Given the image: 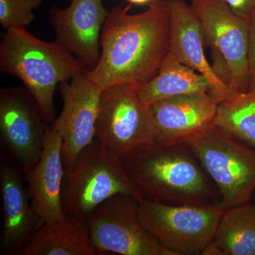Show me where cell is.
Instances as JSON below:
<instances>
[{
	"mask_svg": "<svg viewBox=\"0 0 255 255\" xmlns=\"http://www.w3.org/2000/svg\"><path fill=\"white\" fill-rule=\"evenodd\" d=\"M248 70H249V90H255V16L250 24L249 47H248Z\"/></svg>",
	"mask_w": 255,
	"mask_h": 255,
	"instance_id": "cell-22",
	"label": "cell"
},
{
	"mask_svg": "<svg viewBox=\"0 0 255 255\" xmlns=\"http://www.w3.org/2000/svg\"><path fill=\"white\" fill-rule=\"evenodd\" d=\"M22 255H98L92 246L85 220L67 216L43 224L24 247Z\"/></svg>",
	"mask_w": 255,
	"mask_h": 255,
	"instance_id": "cell-17",
	"label": "cell"
},
{
	"mask_svg": "<svg viewBox=\"0 0 255 255\" xmlns=\"http://www.w3.org/2000/svg\"><path fill=\"white\" fill-rule=\"evenodd\" d=\"M47 128L36 101L26 87H1V159L26 173L41 157Z\"/></svg>",
	"mask_w": 255,
	"mask_h": 255,
	"instance_id": "cell-10",
	"label": "cell"
},
{
	"mask_svg": "<svg viewBox=\"0 0 255 255\" xmlns=\"http://www.w3.org/2000/svg\"><path fill=\"white\" fill-rule=\"evenodd\" d=\"M186 142L217 187L224 209L251 201L255 191V147L214 124Z\"/></svg>",
	"mask_w": 255,
	"mask_h": 255,
	"instance_id": "cell-5",
	"label": "cell"
},
{
	"mask_svg": "<svg viewBox=\"0 0 255 255\" xmlns=\"http://www.w3.org/2000/svg\"><path fill=\"white\" fill-rule=\"evenodd\" d=\"M214 125L255 147V90L236 92L220 102Z\"/></svg>",
	"mask_w": 255,
	"mask_h": 255,
	"instance_id": "cell-20",
	"label": "cell"
},
{
	"mask_svg": "<svg viewBox=\"0 0 255 255\" xmlns=\"http://www.w3.org/2000/svg\"><path fill=\"white\" fill-rule=\"evenodd\" d=\"M211 49L215 73L234 93L249 90L251 21L235 14L226 0H190Z\"/></svg>",
	"mask_w": 255,
	"mask_h": 255,
	"instance_id": "cell-6",
	"label": "cell"
},
{
	"mask_svg": "<svg viewBox=\"0 0 255 255\" xmlns=\"http://www.w3.org/2000/svg\"><path fill=\"white\" fill-rule=\"evenodd\" d=\"M233 12L251 21L255 16V0H226Z\"/></svg>",
	"mask_w": 255,
	"mask_h": 255,
	"instance_id": "cell-23",
	"label": "cell"
},
{
	"mask_svg": "<svg viewBox=\"0 0 255 255\" xmlns=\"http://www.w3.org/2000/svg\"><path fill=\"white\" fill-rule=\"evenodd\" d=\"M0 70L22 82L48 124L55 120L56 87L88 68L58 41H43L26 28H12L0 43Z\"/></svg>",
	"mask_w": 255,
	"mask_h": 255,
	"instance_id": "cell-3",
	"label": "cell"
},
{
	"mask_svg": "<svg viewBox=\"0 0 255 255\" xmlns=\"http://www.w3.org/2000/svg\"><path fill=\"white\" fill-rule=\"evenodd\" d=\"M130 4L110 11L101 35V54L88 78L102 90L120 85L138 87L158 73L169 49L168 0H153L145 11L129 13Z\"/></svg>",
	"mask_w": 255,
	"mask_h": 255,
	"instance_id": "cell-1",
	"label": "cell"
},
{
	"mask_svg": "<svg viewBox=\"0 0 255 255\" xmlns=\"http://www.w3.org/2000/svg\"><path fill=\"white\" fill-rule=\"evenodd\" d=\"M171 34L168 55L205 77L212 94L220 101L234 93L215 73L204 52V31L200 20L185 0H168Z\"/></svg>",
	"mask_w": 255,
	"mask_h": 255,
	"instance_id": "cell-16",
	"label": "cell"
},
{
	"mask_svg": "<svg viewBox=\"0 0 255 255\" xmlns=\"http://www.w3.org/2000/svg\"><path fill=\"white\" fill-rule=\"evenodd\" d=\"M139 203L131 196L119 194L85 219L92 245L101 255H175L144 227L139 219Z\"/></svg>",
	"mask_w": 255,
	"mask_h": 255,
	"instance_id": "cell-9",
	"label": "cell"
},
{
	"mask_svg": "<svg viewBox=\"0 0 255 255\" xmlns=\"http://www.w3.org/2000/svg\"><path fill=\"white\" fill-rule=\"evenodd\" d=\"M95 139L123 161L156 142L147 106L136 87L120 85L102 90Z\"/></svg>",
	"mask_w": 255,
	"mask_h": 255,
	"instance_id": "cell-8",
	"label": "cell"
},
{
	"mask_svg": "<svg viewBox=\"0 0 255 255\" xmlns=\"http://www.w3.org/2000/svg\"><path fill=\"white\" fill-rule=\"evenodd\" d=\"M24 174L1 159L0 187L2 197L3 228L1 253L21 255L43 223L32 206Z\"/></svg>",
	"mask_w": 255,
	"mask_h": 255,
	"instance_id": "cell-14",
	"label": "cell"
},
{
	"mask_svg": "<svg viewBox=\"0 0 255 255\" xmlns=\"http://www.w3.org/2000/svg\"><path fill=\"white\" fill-rule=\"evenodd\" d=\"M136 90L139 98L147 106L177 96L212 94V88L205 77L168 53L157 75L150 81L136 87Z\"/></svg>",
	"mask_w": 255,
	"mask_h": 255,
	"instance_id": "cell-18",
	"label": "cell"
},
{
	"mask_svg": "<svg viewBox=\"0 0 255 255\" xmlns=\"http://www.w3.org/2000/svg\"><path fill=\"white\" fill-rule=\"evenodd\" d=\"M62 142L58 132L48 127L39 160L24 174L32 206L43 224L61 221L66 216L62 199L65 175Z\"/></svg>",
	"mask_w": 255,
	"mask_h": 255,
	"instance_id": "cell-15",
	"label": "cell"
},
{
	"mask_svg": "<svg viewBox=\"0 0 255 255\" xmlns=\"http://www.w3.org/2000/svg\"><path fill=\"white\" fill-rule=\"evenodd\" d=\"M43 0H0V24L4 29L26 28Z\"/></svg>",
	"mask_w": 255,
	"mask_h": 255,
	"instance_id": "cell-21",
	"label": "cell"
},
{
	"mask_svg": "<svg viewBox=\"0 0 255 255\" xmlns=\"http://www.w3.org/2000/svg\"><path fill=\"white\" fill-rule=\"evenodd\" d=\"M224 211L221 201L172 205L144 199L138 206L144 227L175 255H202L214 240Z\"/></svg>",
	"mask_w": 255,
	"mask_h": 255,
	"instance_id": "cell-7",
	"label": "cell"
},
{
	"mask_svg": "<svg viewBox=\"0 0 255 255\" xmlns=\"http://www.w3.org/2000/svg\"><path fill=\"white\" fill-rule=\"evenodd\" d=\"M211 243L221 255H255V200L225 209Z\"/></svg>",
	"mask_w": 255,
	"mask_h": 255,
	"instance_id": "cell-19",
	"label": "cell"
},
{
	"mask_svg": "<svg viewBox=\"0 0 255 255\" xmlns=\"http://www.w3.org/2000/svg\"><path fill=\"white\" fill-rule=\"evenodd\" d=\"M119 194L144 197L128 175L124 162L95 139L64 178L62 199L67 216L85 220L96 208Z\"/></svg>",
	"mask_w": 255,
	"mask_h": 255,
	"instance_id": "cell-4",
	"label": "cell"
},
{
	"mask_svg": "<svg viewBox=\"0 0 255 255\" xmlns=\"http://www.w3.org/2000/svg\"><path fill=\"white\" fill-rule=\"evenodd\" d=\"M110 11L102 0H72L65 9L50 11L57 41L81 60L88 70L95 68L101 54L102 29Z\"/></svg>",
	"mask_w": 255,
	"mask_h": 255,
	"instance_id": "cell-12",
	"label": "cell"
},
{
	"mask_svg": "<svg viewBox=\"0 0 255 255\" xmlns=\"http://www.w3.org/2000/svg\"><path fill=\"white\" fill-rule=\"evenodd\" d=\"M130 4H137V5H144L150 4L151 1L153 0H128Z\"/></svg>",
	"mask_w": 255,
	"mask_h": 255,
	"instance_id": "cell-24",
	"label": "cell"
},
{
	"mask_svg": "<svg viewBox=\"0 0 255 255\" xmlns=\"http://www.w3.org/2000/svg\"><path fill=\"white\" fill-rule=\"evenodd\" d=\"M87 73L60 85L63 110L52 127L62 137L65 174L71 172L82 151L95 139L102 90L88 78Z\"/></svg>",
	"mask_w": 255,
	"mask_h": 255,
	"instance_id": "cell-11",
	"label": "cell"
},
{
	"mask_svg": "<svg viewBox=\"0 0 255 255\" xmlns=\"http://www.w3.org/2000/svg\"><path fill=\"white\" fill-rule=\"evenodd\" d=\"M144 199L172 205L221 201L209 174L187 142H154L124 159Z\"/></svg>",
	"mask_w": 255,
	"mask_h": 255,
	"instance_id": "cell-2",
	"label": "cell"
},
{
	"mask_svg": "<svg viewBox=\"0 0 255 255\" xmlns=\"http://www.w3.org/2000/svg\"><path fill=\"white\" fill-rule=\"evenodd\" d=\"M220 101L211 93L191 94L147 106L156 142H186L214 125Z\"/></svg>",
	"mask_w": 255,
	"mask_h": 255,
	"instance_id": "cell-13",
	"label": "cell"
}]
</instances>
